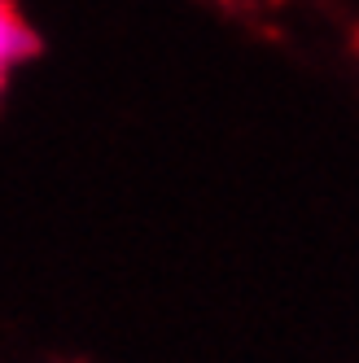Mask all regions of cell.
Returning a JSON list of instances; mask_svg holds the SVG:
<instances>
[{"label":"cell","mask_w":359,"mask_h":363,"mask_svg":"<svg viewBox=\"0 0 359 363\" xmlns=\"http://www.w3.org/2000/svg\"><path fill=\"white\" fill-rule=\"evenodd\" d=\"M31 53V31L18 18L13 0H0V96L9 88V74L18 70V62Z\"/></svg>","instance_id":"obj_1"}]
</instances>
